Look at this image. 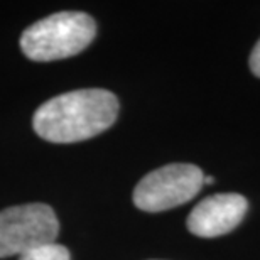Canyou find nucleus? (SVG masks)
<instances>
[{"mask_svg":"<svg viewBox=\"0 0 260 260\" xmlns=\"http://www.w3.org/2000/svg\"><path fill=\"white\" fill-rule=\"evenodd\" d=\"M118 98L102 88L68 91L43 103L34 113L32 127L41 139L73 144L105 132L118 117Z\"/></svg>","mask_w":260,"mask_h":260,"instance_id":"nucleus-1","label":"nucleus"},{"mask_svg":"<svg viewBox=\"0 0 260 260\" xmlns=\"http://www.w3.org/2000/svg\"><path fill=\"white\" fill-rule=\"evenodd\" d=\"M96 24L85 12H58L34 22L20 36V49L32 61L71 58L91 44Z\"/></svg>","mask_w":260,"mask_h":260,"instance_id":"nucleus-2","label":"nucleus"},{"mask_svg":"<svg viewBox=\"0 0 260 260\" xmlns=\"http://www.w3.org/2000/svg\"><path fill=\"white\" fill-rule=\"evenodd\" d=\"M59 223L54 210L44 203L10 206L0 211V258H7L54 243Z\"/></svg>","mask_w":260,"mask_h":260,"instance_id":"nucleus-3","label":"nucleus"},{"mask_svg":"<svg viewBox=\"0 0 260 260\" xmlns=\"http://www.w3.org/2000/svg\"><path fill=\"white\" fill-rule=\"evenodd\" d=\"M205 184L203 171L193 164H168L149 173L134 189V205L157 213L191 201Z\"/></svg>","mask_w":260,"mask_h":260,"instance_id":"nucleus-4","label":"nucleus"},{"mask_svg":"<svg viewBox=\"0 0 260 260\" xmlns=\"http://www.w3.org/2000/svg\"><path fill=\"white\" fill-rule=\"evenodd\" d=\"M248 208L245 196L221 193L205 198L188 216V230L196 237L215 238L230 233L243 220Z\"/></svg>","mask_w":260,"mask_h":260,"instance_id":"nucleus-5","label":"nucleus"},{"mask_svg":"<svg viewBox=\"0 0 260 260\" xmlns=\"http://www.w3.org/2000/svg\"><path fill=\"white\" fill-rule=\"evenodd\" d=\"M19 260H71L70 250L59 243H48L22 253Z\"/></svg>","mask_w":260,"mask_h":260,"instance_id":"nucleus-6","label":"nucleus"},{"mask_svg":"<svg viewBox=\"0 0 260 260\" xmlns=\"http://www.w3.org/2000/svg\"><path fill=\"white\" fill-rule=\"evenodd\" d=\"M248 64H250V70H252L253 75H255L257 78H260V41L255 44V48L252 49Z\"/></svg>","mask_w":260,"mask_h":260,"instance_id":"nucleus-7","label":"nucleus"},{"mask_svg":"<svg viewBox=\"0 0 260 260\" xmlns=\"http://www.w3.org/2000/svg\"><path fill=\"white\" fill-rule=\"evenodd\" d=\"M213 181H215L213 176H205V184H213Z\"/></svg>","mask_w":260,"mask_h":260,"instance_id":"nucleus-8","label":"nucleus"}]
</instances>
